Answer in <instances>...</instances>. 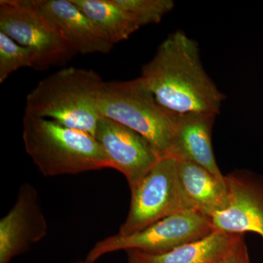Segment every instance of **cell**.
<instances>
[{
    "label": "cell",
    "instance_id": "obj_18",
    "mask_svg": "<svg viewBox=\"0 0 263 263\" xmlns=\"http://www.w3.org/2000/svg\"><path fill=\"white\" fill-rule=\"evenodd\" d=\"M211 263H251L245 234L238 235L229 249Z\"/></svg>",
    "mask_w": 263,
    "mask_h": 263
},
{
    "label": "cell",
    "instance_id": "obj_14",
    "mask_svg": "<svg viewBox=\"0 0 263 263\" xmlns=\"http://www.w3.org/2000/svg\"><path fill=\"white\" fill-rule=\"evenodd\" d=\"M238 235L214 231L205 238L152 254L127 251L128 263H211L229 249Z\"/></svg>",
    "mask_w": 263,
    "mask_h": 263
},
{
    "label": "cell",
    "instance_id": "obj_8",
    "mask_svg": "<svg viewBox=\"0 0 263 263\" xmlns=\"http://www.w3.org/2000/svg\"><path fill=\"white\" fill-rule=\"evenodd\" d=\"M95 138L106 154L111 168L125 177L129 189L161 158L144 137L108 118H100Z\"/></svg>",
    "mask_w": 263,
    "mask_h": 263
},
{
    "label": "cell",
    "instance_id": "obj_13",
    "mask_svg": "<svg viewBox=\"0 0 263 263\" xmlns=\"http://www.w3.org/2000/svg\"><path fill=\"white\" fill-rule=\"evenodd\" d=\"M178 177L183 196L193 210L210 218L228 206L226 178L219 179L194 162L179 160Z\"/></svg>",
    "mask_w": 263,
    "mask_h": 263
},
{
    "label": "cell",
    "instance_id": "obj_12",
    "mask_svg": "<svg viewBox=\"0 0 263 263\" xmlns=\"http://www.w3.org/2000/svg\"><path fill=\"white\" fill-rule=\"evenodd\" d=\"M216 116L188 114L178 115L168 157L199 164L224 179L213 152L212 134Z\"/></svg>",
    "mask_w": 263,
    "mask_h": 263
},
{
    "label": "cell",
    "instance_id": "obj_10",
    "mask_svg": "<svg viewBox=\"0 0 263 263\" xmlns=\"http://www.w3.org/2000/svg\"><path fill=\"white\" fill-rule=\"evenodd\" d=\"M48 228L37 190L24 183L14 205L0 220V263H10L44 239Z\"/></svg>",
    "mask_w": 263,
    "mask_h": 263
},
{
    "label": "cell",
    "instance_id": "obj_16",
    "mask_svg": "<svg viewBox=\"0 0 263 263\" xmlns=\"http://www.w3.org/2000/svg\"><path fill=\"white\" fill-rule=\"evenodd\" d=\"M138 27L160 23L162 18L174 9L172 0H113Z\"/></svg>",
    "mask_w": 263,
    "mask_h": 263
},
{
    "label": "cell",
    "instance_id": "obj_3",
    "mask_svg": "<svg viewBox=\"0 0 263 263\" xmlns=\"http://www.w3.org/2000/svg\"><path fill=\"white\" fill-rule=\"evenodd\" d=\"M23 141L27 155L46 177L111 168L95 137L51 119L24 114Z\"/></svg>",
    "mask_w": 263,
    "mask_h": 263
},
{
    "label": "cell",
    "instance_id": "obj_5",
    "mask_svg": "<svg viewBox=\"0 0 263 263\" xmlns=\"http://www.w3.org/2000/svg\"><path fill=\"white\" fill-rule=\"evenodd\" d=\"M213 232L210 218L195 210H184L136 233L116 234L100 240L90 249L85 260L94 263L105 254L118 251L165 253L180 246L205 238Z\"/></svg>",
    "mask_w": 263,
    "mask_h": 263
},
{
    "label": "cell",
    "instance_id": "obj_19",
    "mask_svg": "<svg viewBox=\"0 0 263 263\" xmlns=\"http://www.w3.org/2000/svg\"><path fill=\"white\" fill-rule=\"evenodd\" d=\"M73 263H89L88 262H86V260L84 261H79V262H73Z\"/></svg>",
    "mask_w": 263,
    "mask_h": 263
},
{
    "label": "cell",
    "instance_id": "obj_17",
    "mask_svg": "<svg viewBox=\"0 0 263 263\" xmlns=\"http://www.w3.org/2000/svg\"><path fill=\"white\" fill-rule=\"evenodd\" d=\"M34 65V57L28 48L21 46L0 32V83L3 84L13 72Z\"/></svg>",
    "mask_w": 263,
    "mask_h": 263
},
{
    "label": "cell",
    "instance_id": "obj_15",
    "mask_svg": "<svg viewBox=\"0 0 263 263\" xmlns=\"http://www.w3.org/2000/svg\"><path fill=\"white\" fill-rule=\"evenodd\" d=\"M114 46L138 28L113 0H72Z\"/></svg>",
    "mask_w": 263,
    "mask_h": 263
},
{
    "label": "cell",
    "instance_id": "obj_7",
    "mask_svg": "<svg viewBox=\"0 0 263 263\" xmlns=\"http://www.w3.org/2000/svg\"><path fill=\"white\" fill-rule=\"evenodd\" d=\"M0 32L32 52L36 70L65 65L78 53L54 26L22 0L0 1Z\"/></svg>",
    "mask_w": 263,
    "mask_h": 263
},
{
    "label": "cell",
    "instance_id": "obj_9",
    "mask_svg": "<svg viewBox=\"0 0 263 263\" xmlns=\"http://www.w3.org/2000/svg\"><path fill=\"white\" fill-rule=\"evenodd\" d=\"M228 206L211 216L214 231L229 234L257 233L263 238V178L236 171L224 176Z\"/></svg>",
    "mask_w": 263,
    "mask_h": 263
},
{
    "label": "cell",
    "instance_id": "obj_6",
    "mask_svg": "<svg viewBox=\"0 0 263 263\" xmlns=\"http://www.w3.org/2000/svg\"><path fill=\"white\" fill-rule=\"evenodd\" d=\"M130 192L129 212L118 235L132 234L176 213L193 210L181 191L178 160L173 157H161Z\"/></svg>",
    "mask_w": 263,
    "mask_h": 263
},
{
    "label": "cell",
    "instance_id": "obj_2",
    "mask_svg": "<svg viewBox=\"0 0 263 263\" xmlns=\"http://www.w3.org/2000/svg\"><path fill=\"white\" fill-rule=\"evenodd\" d=\"M104 81L98 72L66 67L40 81L26 98L25 114L51 119L95 137Z\"/></svg>",
    "mask_w": 263,
    "mask_h": 263
},
{
    "label": "cell",
    "instance_id": "obj_4",
    "mask_svg": "<svg viewBox=\"0 0 263 263\" xmlns=\"http://www.w3.org/2000/svg\"><path fill=\"white\" fill-rule=\"evenodd\" d=\"M98 107L108 118L144 137L160 157L169 155L178 115L164 108L141 78L104 82Z\"/></svg>",
    "mask_w": 263,
    "mask_h": 263
},
{
    "label": "cell",
    "instance_id": "obj_1",
    "mask_svg": "<svg viewBox=\"0 0 263 263\" xmlns=\"http://www.w3.org/2000/svg\"><path fill=\"white\" fill-rule=\"evenodd\" d=\"M196 41L182 31L161 43L140 76L156 100L176 115H218L226 96L204 70Z\"/></svg>",
    "mask_w": 263,
    "mask_h": 263
},
{
    "label": "cell",
    "instance_id": "obj_11",
    "mask_svg": "<svg viewBox=\"0 0 263 263\" xmlns=\"http://www.w3.org/2000/svg\"><path fill=\"white\" fill-rule=\"evenodd\" d=\"M54 26L78 53H108L114 48L72 0H22Z\"/></svg>",
    "mask_w": 263,
    "mask_h": 263
}]
</instances>
